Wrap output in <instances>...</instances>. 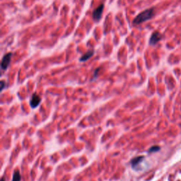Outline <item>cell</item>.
Returning a JSON list of instances; mask_svg holds the SVG:
<instances>
[{"mask_svg": "<svg viewBox=\"0 0 181 181\" xmlns=\"http://www.w3.org/2000/svg\"><path fill=\"white\" fill-rule=\"evenodd\" d=\"M153 15H154V10L153 8L144 10L136 16V18L133 20V24L136 25L142 24V23L151 19Z\"/></svg>", "mask_w": 181, "mask_h": 181, "instance_id": "6da1fadb", "label": "cell"}, {"mask_svg": "<svg viewBox=\"0 0 181 181\" xmlns=\"http://www.w3.org/2000/svg\"><path fill=\"white\" fill-rule=\"evenodd\" d=\"M12 53V52H8V53L5 54L4 55L2 60V63H1V67L2 70H6L9 67L10 64V62H11Z\"/></svg>", "mask_w": 181, "mask_h": 181, "instance_id": "7a4b0ae2", "label": "cell"}, {"mask_svg": "<svg viewBox=\"0 0 181 181\" xmlns=\"http://www.w3.org/2000/svg\"><path fill=\"white\" fill-rule=\"evenodd\" d=\"M104 9V5L101 4L100 6L96 8L93 12V18L95 21H98L101 18V16L103 14V12Z\"/></svg>", "mask_w": 181, "mask_h": 181, "instance_id": "3957f363", "label": "cell"}, {"mask_svg": "<svg viewBox=\"0 0 181 181\" xmlns=\"http://www.w3.org/2000/svg\"><path fill=\"white\" fill-rule=\"evenodd\" d=\"M162 35L158 31H156V32L153 33L152 35L149 39V44L151 45H155L156 44H157L162 39Z\"/></svg>", "mask_w": 181, "mask_h": 181, "instance_id": "277c9868", "label": "cell"}, {"mask_svg": "<svg viewBox=\"0 0 181 181\" xmlns=\"http://www.w3.org/2000/svg\"><path fill=\"white\" fill-rule=\"evenodd\" d=\"M40 103H41V98H40L39 96L37 95V94H34V95H33L32 98H31V102H30L31 106L33 108H36V107L39 105Z\"/></svg>", "mask_w": 181, "mask_h": 181, "instance_id": "5b68a950", "label": "cell"}, {"mask_svg": "<svg viewBox=\"0 0 181 181\" xmlns=\"http://www.w3.org/2000/svg\"><path fill=\"white\" fill-rule=\"evenodd\" d=\"M144 159V156H137L132 159L131 161V165L132 167L135 168L136 166H137L139 164L142 163Z\"/></svg>", "mask_w": 181, "mask_h": 181, "instance_id": "8992f818", "label": "cell"}, {"mask_svg": "<svg viewBox=\"0 0 181 181\" xmlns=\"http://www.w3.org/2000/svg\"><path fill=\"white\" fill-rule=\"evenodd\" d=\"M94 50H89V51H88L86 53H85V54H84V55L80 58V61H81V62H85V61H87L94 55Z\"/></svg>", "mask_w": 181, "mask_h": 181, "instance_id": "52a82bcc", "label": "cell"}, {"mask_svg": "<svg viewBox=\"0 0 181 181\" xmlns=\"http://www.w3.org/2000/svg\"><path fill=\"white\" fill-rule=\"evenodd\" d=\"M12 181H21V175L18 170H15L14 173Z\"/></svg>", "mask_w": 181, "mask_h": 181, "instance_id": "ba28073f", "label": "cell"}, {"mask_svg": "<svg viewBox=\"0 0 181 181\" xmlns=\"http://www.w3.org/2000/svg\"><path fill=\"white\" fill-rule=\"evenodd\" d=\"M159 146H153L151 147V148L149 149V152H155V151H158L159 150Z\"/></svg>", "mask_w": 181, "mask_h": 181, "instance_id": "9c48e42d", "label": "cell"}, {"mask_svg": "<svg viewBox=\"0 0 181 181\" xmlns=\"http://www.w3.org/2000/svg\"><path fill=\"white\" fill-rule=\"evenodd\" d=\"M5 88V81H1V90H2Z\"/></svg>", "mask_w": 181, "mask_h": 181, "instance_id": "30bf717a", "label": "cell"}]
</instances>
